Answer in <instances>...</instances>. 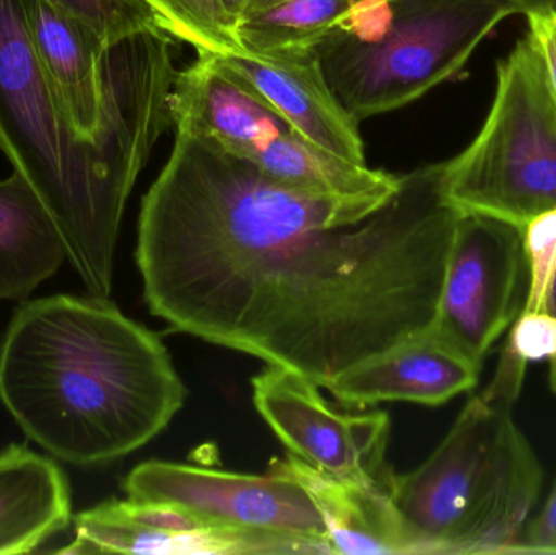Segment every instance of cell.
I'll list each match as a JSON object with an SVG mask.
<instances>
[{"mask_svg":"<svg viewBox=\"0 0 556 555\" xmlns=\"http://www.w3.org/2000/svg\"><path fill=\"white\" fill-rule=\"evenodd\" d=\"M459 218L441 163L389 199L329 198L176 127L136 260L153 316L327 388L433 328Z\"/></svg>","mask_w":556,"mask_h":555,"instance_id":"cell-1","label":"cell"},{"mask_svg":"<svg viewBox=\"0 0 556 555\" xmlns=\"http://www.w3.org/2000/svg\"><path fill=\"white\" fill-rule=\"evenodd\" d=\"M186 396L162 339L110 299L33 300L0 345V401L29 440L68 465L142 449Z\"/></svg>","mask_w":556,"mask_h":555,"instance_id":"cell-2","label":"cell"},{"mask_svg":"<svg viewBox=\"0 0 556 555\" xmlns=\"http://www.w3.org/2000/svg\"><path fill=\"white\" fill-rule=\"evenodd\" d=\"M172 124L162 117L110 142H84L39 59L26 0H0V152L45 202L88 295L110 299L127 201Z\"/></svg>","mask_w":556,"mask_h":555,"instance_id":"cell-3","label":"cell"},{"mask_svg":"<svg viewBox=\"0 0 556 555\" xmlns=\"http://www.w3.org/2000/svg\"><path fill=\"white\" fill-rule=\"evenodd\" d=\"M526 370L503 349L495 377L437 450L392 475L389 497L418 554H509L531 520L544 468L513 414Z\"/></svg>","mask_w":556,"mask_h":555,"instance_id":"cell-4","label":"cell"},{"mask_svg":"<svg viewBox=\"0 0 556 555\" xmlns=\"http://www.w3.org/2000/svg\"><path fill=\"white\" fill-rule=\"evenodd\" d=\"M513 15H522L516 0H394L376 38L333 31L314 49L340 103L363 121L401 110L456 78Z\"/></svg>","mask_w":556,"mask_h":555,"instance_id":"cell-5","label":"cell"},{"mask_svg":"<svg viewBox=\"0 0 556 555\" xmlns=\"http://www.w3.org/2000/svg\"><path fill=\"white\" fill-rule=\"evenodd\" d=\"M441 189L460 215L519 230L556 207V101L528 38L498 62L485 123L463 152L441 163Z\"/></svg>","mask_w":556,"mask_h":555,"instance_id":"cell-6","label":"cell"},{"mask_svg":"<svg viewBox=\"0 0 556 555\" xmlns=\"http://www.w3.org/2000/svg\"><path fill=\"white\" fill-rule=\"evenodd\" d=\"M127 499L175 508L208 530L277 538L330 554L329 534L309 492L290 476L218 471L181 463H142L124 481Z\"/></svg>","mask_w":556,"mask_h":555,"instance_id":"cell-7","label":"cell"},{"mask_svg":"<svg viewBox=\"0 0 556 555\" xmlns=\"http://www.w3.org/2000/svg\"><path fill=\"white\" fill-rule=\"evenodd\" d=\"M528 286L522 230L496 218L460 215L431 329L483 364L525 308Z\"/></svg>","mask_w":556,"mask_h":555,"instance_id":"cell-8","label":"cell"},{"mask_svg":"<svg viewBox=\"0 0 556 555\" xmlns=\"http://www.w3.org/2000/svg\"><path fill=\"white\" fill-rule=\"evenodd\" d=\"M253 401L291 455L339 481L389 491L394 472L386 465L388 414L339 413L316 383L270 365L253 378Z\"/></svg>","mask_w":556,"mask_h":555,"instance_id":"cell-9","label":"cell"},{"mask_svg":"<svg viewBox=\"0 0 556 555\" xmlns=\"http://www.w3.org/2000/svg\"><path fill=\"white\" fill-rule=\"evenodd\" d=\"M212 61L287 123L293 133L366 165L359 121L340 103L316 49L211 54Z\"/></svg>","mask_w":556,"mask_h":555,"instance_id":"cell-10","label":"cell"},{"mask_svg":"<svg viewBox=\"0 0 556 555\" xmlns=\"http://www.w3.org/2000/svg\"><path fill=\"white\" fill-rule=\"evenodd\" d=\"M61 554H307L277 538L208 530L175 508L110 501L75 517V540Z\"/></svg>","mask_w":556,"mask_h":555,"instance_id":"cell-11","label":"cell"},{"mask_svg":"<svg viewBox=\"0 0 556 555\" xmlns=\"http://www.w3.org/2000/svg\"><path fill=\"white\" fill-rule=\"evenodd\" d=\"M482 364L467 357L433 329L356 365L326 390L350 407L379 403L441 406L479 383Z\"/></svg>","mask_w":556,"mask_h":555,"instance_id":"cell-12","label":"cell"},{"mask_svg":"<svg viewBox=\"0 0 556 555\" xmlns=\"http://www.w3.org/2000/svg\"><path fill=\"white\" fill-rule=\"evenodd\" d=\"M172 117L173 126L188 127L248 160L291 130L243 84L218 68L211 54H198L194 64L178 72Z\"/></svg>","mask_w":556,"mask_h":555,"instance_id":"cell-13","label":"cell"},{"mask_svg":"<svg viewBox=\"0 0 556 555\" xmlns=\"http://www.w3.org/2000/svg\"><path fill=\"white\" fill-rule=\"evenodd\" d=\"M269 469L296 479L309 492L326 524L330 554H418L388 489L339 481L290 452L285 459H274Z\"/></svg>","mask_w":556,"mask_h":555,"instance_id":"cell-14","label":"cell"},{"mask_svg":"<svg viewBox=\"0 0 556 555\" xmlns=\"http://www.w3.org/2000/svg\"><path fill=\"white\" fill-rule=\"evenodd\" d=\"M71 489L54 462L12 445L0 453V555L35 553L67 530Z\"/></svg>","mask_w":556,"mask_h":555,"instance_id":"cell-15","label":"cell"},{"mask_svg":"<svg viewBox=\"0 0 556 555\" xmlns=\"http://www.w3.org/2000/svg\"><path fill=\"white\" fill-rule=\"evenodd\" d=\"M67 260L64 240L28 179L0 181V300L22 299Z\"/></svg>","mask_w":556,"mask_h":555,"instance_id":"cell-16","label":"cell"},{"mask_svg":"<svg viewBox=\"0 0 556 555\" xmlns=\"http://www.w3.org/2000/svg\"><path fill=\"white\" fill-rule=\"evenodd\" d=\"M251 162L281 185L329 198L389 199L401 185V175L343 159L293 130L280 134Z\"/></svg>","mask_w":556,"mask_h":555,"instance_id":"cell-17","label":"cell"},{"mask_svg":"<svg viewBox=\"0 0 556 555\" xmlns=\"http://www.w3.org/2000/svg\"><path fill=\"white\" fill-rule=\"evenodd\" d=\"M355 0H278L238 25L243 51L270 54L314 49L343 25Z\"/></svg>","mask_w":556,"mask_h":555,"instance_id":"cell-18","label":"cell"},{"mask_svg":"<svg viewBox=\"0 0 556 555\" xmlns=\"http://www.w3.org/2000/svg\"><path fill=\"white\" fill-rule=\"evenodd\" d=\"M152 9L163 31L186 42L198 54L243 51L237 23L224 0H142Z\"/></svg>","mask_w":556,"mask_h":555,"instance_id":"cell-19","label":"cell"},{"mask_svg":"<svg viewBox=\"0 0 556 555\" xmlns=\"http://www.w3.org/2000/svg\"><path fill=\"white\" fill-rule=\"evenodd\" d=\"M97 35L104 48H113L146 31L163 29L142 0H54Z\"/></svg>","mask_w":556,"mask_h":555,"instance_id":"cell-20","label":"cell"},{"mask_svg":"<svg viewBox=\"0 0 556 555\" xmlns=\"http://www.w3.org/2000/svg\"><path fill=\"white\" fill-rule=\"evenodd\" d=\"M525 362H554L556 358V318L547 310H522L513 323L505 345Z\"/></svg>","mask_w":556,"mask_h":555,"instance_id":"cell-21","label":"cell"},{"mask_svg":"<svg viewBox=\"0 0 556 555\" xmlns=\"http://www.w3.org/2000/svg\"><path fill=\"white\" fill-rule=\"evenodd\" d=\"M509 554H556V481L544 507L528 521Z\"/></svg>","mask_w":556,"mask_h":555,"instance_id":"cell-22","label":"cell"},{"mask_svg":"<svg viewBox=\"0 0 556 555\" xmlns=\"http://www.w3.org/2000/svg\"><path fill=\"white\" fill-rule=\"evenodd\" d=\"M526 18L529 26L526 38L541 55L556 101V9L529 13Z\"/></svg>","mask_w":556,"mask_h":555,"instance_id":"cell-23","label":"cell"},{"mask_svg":"<svg viewBox=\"0 0 556 555\" xmlns=\"http://www.w3.org/2000/svg\"><path fill=\"white\" fill-rule=\"evenodd\" d=\"M545 310L551 312L556 318V270L554 280H552L551 290H548L547 303H545ZM551 387L556 394V358L551 362Z\"/></svg>","mask_w":556,"mask_h":555,"instance_id":"cell-24","label":"cell"},{"mask_svg":"<svg viewBox=\"0 0 556 555\" xmlns=\"http://www.w3.org/2000/svg\"><path fill=\"white\" fill-rule=\"evenodd\" d=\"M251 0H224L225 9L230 13L231 18L235 20V23L240 25L241 20L247 15L248 9H250Z\"/></svg>","mask_w":556,"mask_h":555,"instance_id":"cell-25","label":"cell"},{"mask_svg":"<svg viewBox=\"0 0 556 555\" xmlns=\"http://www.w3.org/2000/svg\"><path fill=\"white\" fill-rule=\"evenodd\" d=\"M277 2L278 0H251L250 9H248L244 18H247V16L253 15V13L261 12V10L267 9V7L274 5V3ZM389 2H394V0H389ZM243 20H241V22H243Z\"/></svg>","mask_w":556,"mask_h":555,"instance_id":"cell-26","label":"cell"}]
</instances>
